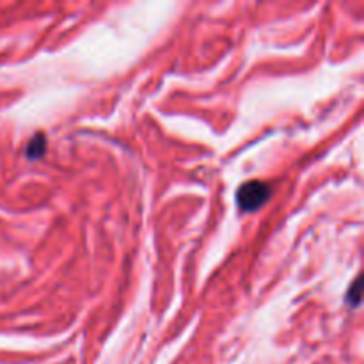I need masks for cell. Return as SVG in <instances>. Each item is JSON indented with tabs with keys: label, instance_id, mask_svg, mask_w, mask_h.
Wrapping results in <instances>:
<instances>
[{
	"label": "cell",
	"instance_id": "obj_1",
	"mask_svg": "<svg viewBox=\"0 0 364 364\" xmlns=\"http://www.w3.org/2000/svg\"><path fill=\"white\" fill-rule=\"evenodd\" d=\"M272 191L267 183L258 180L245 181L237 192V203L240 206L242 212H256V210L262 208L267 203V199L270 198Z\"/></svg>",
	"mask_w": 364,
	"mask_h": 364
},
{
	"label": "cell",
	"instance_id": "obj_2",
	"mask_svg": "<svg viewBox=\"0 0 364 364\" xmlns=\"http://www.w3.org/2000/svg\"><path fill=\"white\" fill-rule=\"evenodd\" d=\"M46 151V139L43 134H36L27 146V156L31 160L41 159Z\"/></svg>",
	"mask_w": 364,
	"mask_h": 364
},
{
	"label": "cell",
	"instance_id": "obj_3",
	"mask_svg": "<svg viewBox=\"0 0 364 364\" xmlns=\"http://www.w3.org/2000/svg\"><path fill=\"white\" fill-rule=\"evenodd\" d=\"M359 302H361V284H359V281H355L354 287H352V291L347 294V304L358 306Z\"/></svg>",
	"mask_w": 364,
	"mask_h": 364
}]
</instances>
